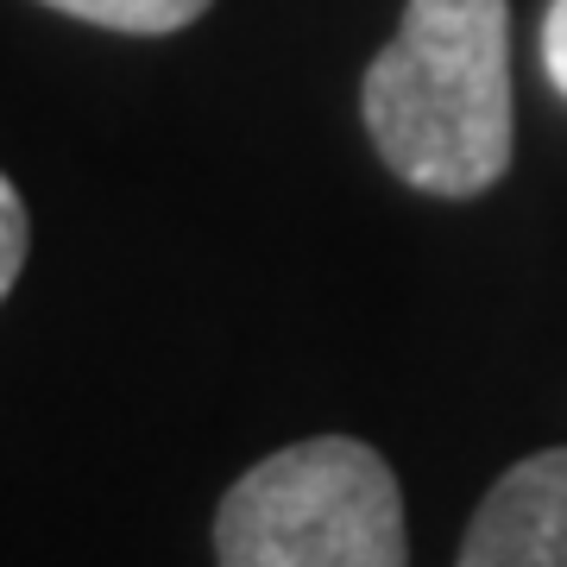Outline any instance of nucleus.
<instances>
[{
	"mask_svg": "<svg viewBox=\"0 0 567 567\" xmlns=\"http://www.w3.org/2000/svg\"><path fill=\"white\" fill-rule=\"evenodd\" d=\"M360 121L385 171L466 203L511 171V0H410L360 76Z\"/></svg>",
	"mask_w": 567,
	"mask_h": 567,
	"instance_id": "f257e3e1",
	"label": "nucleus"
},
{
	"mask_svg": "<svg viewBox=\"0 0 567 567\" xmlns=\"http://www.w3.org/2000/svg\"><path fill=\"white\" fill-rule=\"evenodd\" d=\"M215 567H410L391 461L353 435L265 454L215 511Z\"/></svg>",
	"mask_w": 567,
	"mask_h": 567,
	"instance_id": "f03ea898",
	"label": "nucleus"
},
{
	"mask_svg": "<svg viewBox=\"0 0 567 567\" xmlns=\"http://www.w3.org/2000/svg\"><path fill=\"white\" fill-rule=\"evenodd\" d=\"M454 567H567V447L517 461L480 498Z\"/></svg>",
	"mask_w": 567,
	"mask_h": 567,
	"instance_id": "7ed1b4c3",
	"label": "nucleus"
},
{
	"mask_svg": "<svg viewBox=\"0 0 567 567\" xmlns=\"http://www.w3.org/2000/svg\"><path fill=\"white\" fill-rule=\"evenodd\" d=\"M51 13H70L82 25H102V32H126V39H164L196 25L215 0H39Z\"/></svg>",
	"mask_w": 567,
	"mask_h": 567,
	"instance_id": "20e7f679",
	"label": "nucleus"
},
{
	"mask_svg": "<svg viewBox=\"0 0 567 567\" xmlns=\"http://www.w3.org/2000/svg\"><path fill=\"white\" fill-rule=\"evenodd\" d=\"M25 252H32V215H25L20 183L0 171V303H7V290L20 284Z\"/></svg>",
	"mask_w": 567,
	"mask_h": 567,
	"instance_id": "39448f33",
	"label": "nucleus"
},
{
	"mask_svg": "<svg viewBox=\"0 0 567 567\" xmlns=\"http://www.w3.org/2000/svg\"><path fill=\"white\" fill-rule=\"evenodd\" d=\"M543 70L567 95V0H548V13H543Z\"/></svg>",
	"mask_w": 567,
	"mask_h": 567,
	"instance_id": "423d86ee",
	"label": "nucleus"
}]
</instances>
